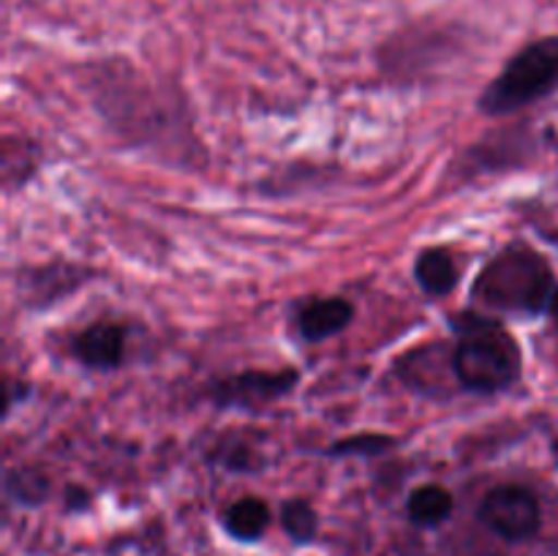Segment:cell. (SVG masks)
Segmentation results:
<instances>
[{
  "instance_id": "1",
  "label": "cell",
  "mask_w": 558,
  "mask_h": 556,
  "mask_svg": "<svg viewBox=\"0 0 558 556\" xmlns=\"http://www.w3.org/2000/svg\"><path fill=\"white\" fill-rule=\"evenodd\" d=\"M452 327L458 333L452 371L466 390L490 396L521 379V347L499 319L466 311L456 316Z\"/></svg>"
},
{
  "instance_id": "2",
  "label": "cell",
  "mask_w": 558,
  "mask_h": 556,
  "mask_svg": "<svg viewBox=\"0 0 558 556\" xmlns=\"http://www.w3.org/2000/svg\"><path fill=\"white\" fill-rule=\"evenodd\" d=\"M556 289L554 273L543 254L529 245H510L483 267L472 287V298L501 314L539 316L548 314Z\"/></svg>"
},
{
  "instance_id": "3",
  "label": "cell",
  "mask_w": 558,
  "mask_h": 556,
  "mask_svg": "<svg viewBox=\"0 0 558 556\" xmlns=\"http://www.w3.org/2000/svg\"><path fill=\"white\" fill-rule=\"evenodd\" d=\"M558 87V36H545L526 44L501 74L480 96V112L490 118L512 114L529 104L539 101Z\"/></svg>"
},
{
  "instance_id": "4",
  "label": "cell",
  "mask_w": 558,
  "mask_h": 556,
  "mask_svg": "<svg viewBox=\"0 0 558 556\" xmlns=\"http://www.w3.org/2000/svg\"><path fill=\"white\" fill-rule=\"evenodd\" d=\"M480 521L499 537L521 543V540L534 537L539 532L543 512H539L537 496L526 485L507 483L488 491V496L480 505Z\"/></svg>"
},
{
  "instance_id": "5",
  "label": "cell",
  "mask_w": 558,
  "mask_h": 556,
  "mask_svg": "<svg viewBox=\"0 0 558 556\" xmlns=\"http://www.w3.org/2000/svg\"><path fill=\"white\" fill-rule=\"evenodd\" d=\"M300 374L294 368L283 371H243V374L223 376L207 387V396L218 409H256L289 396L298 387Z\"/></svg>"
},
{
  "instance_id": "6",
  "label": "cell",
  "mask_w": 558,
  "mask_h": 556,
  "mask_svg": "<svg viewBox=\"0 0 558 556\" xmlns=\"http://www.w3.org/2000/svg\"><path fill=\"white\" fill-rule=\"evenodd\" d=\"M71 354L87 368H118L125 358V327L114 322H96L71 341Z\"/></svg>"
},
{
  "instance_id": "7",
  "label": "cell",
  "mask_w": 558,
  "mask_h": 556,
  "mask_svg": "<svg viewBox=\"0 0 558 556\" xmlns=\"http://www.w3.org/2000/svg\"><path fill=\"white\" fill-rule=\"evenodd\" d=\"M354 319V303L347 298H314L303 303L294 314L298 333L308 343L327 341L347 330Z\"/></svg>"
},
{
  "instance_id": "8",
  "label": "cell",
  "mask_w": 558,
  "mask_h": 556,
  "mask_svg": "<svg viewBox=\"0 0 558 556\" xmlns=\"http://www.w3.org/2000/svg\"><path fill=\"white\" fill-rule=\"evenodd\" d=\"M414 281L430 298H445L458 283V265L447 249L420 251L414 262Z\"/></svg>"
},
{
  "instance_id": "9",
  "label": "cell",
  "mask_w": 558,
  "mask_h": 556,
  "mask_svg": "<svg viewBox=\"0 0 558 556\" xmlns=\"http://www.w3.org/2000/svg\"><path fill=\"white\" fill-rule=\"evenodd\" d=\"M452 507H456V499H452L450 491L445 485L425 483L420 488H414L407 499V516L409 521L417 523V527H439L447 518L452 516Z\"/></svg>"
},
{
  "instance_id": "10",
  "label": "cell",
  "mask_w": 558,
  "mask_h": 556,
  "mask_svg": "<svg viewBox=\"0 0 558 556\" xmlns=\"http://www.w3.org/2000/svg\"><path fill=\"white\" fill-rule=\"evenodd\" d=\"M267 527H270V507L256 496H243L223 512V529L234 540H245V543L259 540L267 532Z\"/></svg>"
},
{
  "instance_id": "11",
  "label": "cell",
  "mask_w": 558,
  "mask_h": 556,
  "mask_svg": "<svg viewBox=\"0 0 558 556\" xmlns=\"http://www.w3.org/2000/svg\"><path fill=\"white\" fill-rule=\"evenodd\" d=\"M5 494L20 505H38L49 494V478L33 467L11 469L5 474Z\"/></svg>"
},
{
  "instance_id": "12",
  "label": "cell",
  "mask_w": 558,
  "mask_h": 556,
  "mask_svg": "<svg viewBox=\"0 0 558 556\" xmlns=\"http://www.w3.org/2000/svg\"><path fill=\"white\" fill-rule=\"evenodd\" d=\"M281 523L294 543H311L316 537V529H319V516H316L311 501L289 499L281 507Z\"/></svg>"
},
{
  "instance_id": "13",
  "label": "cell",
  "mask_w": 558,
  "mask_h": 556,
  "mask_svg": "<svg viewBox=\"0 0 558 556\" xmlns=\"http://www.w3.org/2000/svg\"><path fill=\"white\" fill-rule=\"evenodd\" d=\"M396 445L398 442L387 434H357L349 436V439L336 442V445L330 447V456H379V452H387Z\"/></svg>"
},
{
  "instance_id": "14",
  "label": "cell",
  "mask_w": 558,
  "mask_h": 556,
  "mask_svg": "<svg viewBox=\"0 0 558 556\" xmlns=\"http://www.w3.org/2000/svg\"><path fill=\"white\" fill-rule=\"evenodd\" d=\"M210 458L216 463H221L223 469H232V472H256L262 467L259 458H254V450L240 439H229L223 445H218Z\"/></svg>"
},
{
  "instance_id": "15",
  "label": "cell",
  "mask_w": 558,
  "mask_h": 556,
  "mask_svg": "<svg viewBox=\"0 0 558 556\" xmlns=\"http://www.w3.org/2000/svg\"><path fill=\"white\" fill-rule=\"evenodd\" d=\"M69 507L71 510H85L87 505H90V494H87L85 488H71L69 491Z\"/></svg>"
},
{
  "instance_id": "16",
  "label": "cell",
  "mask_w": 558,
  "mask_h": 556,
  "mask_svg": "<svg viewBox=\"0 0 558 556\" xmlns=\"http://www.w3.org/2000/svg\"><path fill=\"white\" fill-rule=\"evenodd\" d=\"M548 316H550V319H554V322H556V327H558V289H556L554 300H550V309H548Z\"/></svg>"
}]
</instances>
